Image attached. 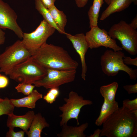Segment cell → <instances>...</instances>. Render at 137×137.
Instances as JSON below:
<instances>
[{
    "mask_svg": "<svg viewBox=\"0 0 137 137\" xmlns=\"http://www.w3.org/2000/svg\"><path fill=\"white\" fill-rule=\"evenodd\" d=\"M136 137L137 110L119 108L102 124L100 137Z\"/></svg>",
    "mask_w": 137,
    "mask_h": 137,
    "instance_id": "6da1fadb",
    "label": "cell"
},
{
    "mask_svg": "<svg viewBox=\"0 0 137 137\" xmlns=\"http://www.w3.org/2000/svg\"><path fill=\"white\" fill-rule=\"evenodd\" d=\"M31 57L46 68L60 70H76L79 64L63 47L46 43L34 53Z\"/></svg>",
    "mask_w": 137,
    "mask_h": 137,
    "instance_id": "7a4b0ae2",
    "label": "cell"
},
{
    "mask_svg": "<svg viewBox=\"0 0 137 137\" xmlns=\"http://www.w3.org/2000/svg\"><path fill=\"white\" fill-rule=\"evenodd\" d=\"M124 54L121 51L107 50L101 56L100 64L103 72L108 76H114L119 71L126 73L130 79L135 80L137 78V70L133 69L125 64L123 58Z\"/></svg>",
    "mask_w": 137,
    "mask_h": 137,
    "instance_id": "3957f363",
    "label": "cell"
},
{
    "mask_svg": "<svg viewBox=\"0 0 137 137\" xmlns=\"http://www.w3.org/2000/svg\"><path fill=\"white\" fill-rule=\"evenodd\" d=\"M46 74V68L35 61L31 56L15 66L8 75L11 79L17 81L33 84Z\"/></svg>",
    "mask_w": 137,
    "mask_h": 137,
    "instance_id": "277c9868",
    "label": "cell"
},
{
    "mask_svg": "<svg viewBox=\"0 0 137 137\" xmlns=\"http://www.w3.org/2000/svg\"><path fill=\"white\" fill-rule=\"evenodd\" d=\"M31 56L22 41L18 40L7 47L0 56V73L8 75L16 65Z\"/></svg>",
    "mask_w": 137,
    "mask_h": 137,
    "instance_id": "5b68a950",
    "label": "cell"
},
{
    "mask_svg": "<svg viewBox=\"0 0 137 137\" xmlns=\"http://www.w3.org/2000/svg\"><path fill=\"white\" fill-rule=\"evenodd\" d=\"M113 39L119 40L122 48L130 54H137V31L123 20L113 25L108 32Z\"/></svg>",
    "mask_w": 137,
    "mask_h": 137,
    "instance_id": "8992f818",
    "label": "cell"
},
{
    "mask_svg": "<svg viewBox=\"0 0 137 137\" xmlns=\"http://www.w3.org/2000/svg\"><path fill=\"white\" fill-rule=\"evenodd\" d=\"M64 100L65 103L59 107L62 112L59 116L61 118L60 122L61 127L67 124L72 119H76L77 125H79L78 117L81 108L84 106L93 104L91 101L84 99L82 96H79L77 93L73 91L69 93L68 97L64 98Z\"/></svg>",
    "mask_w": 137,
    "mask_h": 137,
    "instance_id": "52a82bcc",
    "label": "cell"
},
{
    "mask_svg": "<svg viewBox=\"0 0 137 137\" xmlns=\"http://www.w3.org/2000/svg\"><path fill=\"white\" fill-rule=\"evenodd\" d=\"M56 30L43 19L35 31L30 33H23L21 41L32 55L46 43L47 39Z\"/></svg>",
    "mask_w": 137,
    "mask_h": 137,
    "instance_id": "ba28073f",
    "label": "cell"
},
{
    "mask_svg": "<svg viewBox=\"0 0 137 137\" xmlns=\"http://www.w3.org/2000/svg\"><path fill=\"white\" fill-rule=\"evenodd\" d=\"M46 69V75L33 84L35 87H43L46 89L59 87L62 85L74 81L76 73V70Z\"/></svg>",
    "mask_w": 137,
    "mask_h": 137,
    "instance_id": "9c48e42d",
    "label": "cell"
},
{
    "mask_svg": "<svg viewBox=\"0 0 137 137\" xmlns=\"http://www.w3.org/2000/svg\"><path fill=\"white\" fill-rule=\"evenodd\" d=\"M89 48L92 49L101 46L112 49L114 51H121L123 48L117 44L115 39L112 38L107 32L98 26L91 28L85 35Z\"/></svg>",
    "mask_w": 137,
    "mask_h": 137,
    "instance_id": "30bf717a",
    "label": "cell"
},
{
    "mask_svg": "<svg viewBox=\"0 0 137 137\" xmlns=\"http://www.w3.org/2000/svg\"><path fill=\"white\" fill-rule=\"evenodd\" d=\"M17 15L8 3L0 0V29H8L13 32L20 39L23 33L16 21Z\"/></svg>",
    "mask_w": 137,
    "mask_h": 137,
    "instance_id": "8fae6325",
    "label": "cell"
},
{
    "mask_svg": "<svg viewBox=\"0 0 137 137\" xmlns=\"http://www.w3.org/2000/svg\"><path fill=\"white\" fill-rule=\"evenodd\" d=\"M65 35L67 38L71 42L74 48L79 55L82 66L81 77L82 79L85 80L87 66L85 56L89 48L85 35L83 33H81L73 35L67 33Z\"/></svg>",
    "mask_w": 137,
    "mask_h": 137,
    "instance_id": "7c38bea8",
    "label": "cell"
},
{
    "mask_svg": "<svg viewBox=\"0 0 137 137\" xmlns=\"http://www.w3.org/2000/svg\"><path fill=\"white\" fill-rule=\"evenodd\" d=\"M35 114L33 111H29L25 114L17 115L13 113L8 115L7 126L9 128L15 127L21 129L26 134L34 118Z\"/></svg>",
    "mask_w": 137,
    "mask_h": 137,
    "instance_id": "4fadbf2b",
    "label": "cell"
},
{
    "mask_svg": "<svg viewBox=\"0 0 137 137\" xmlns=\"http://www.w3.org/2000/svg\"><path fill=\"white\" fill-rule=\"evenodd\" d=\"M43 97L42 94L37 90H33L31 93L26 97L19 99H10L15 107H25L32 109L35 107L37 101Z\"/></svg>",
    "mask_w": 137,
    "mask_h": 137,
    "instance_id": "5bb4252c",
    "label": "cell"
},
{
    "mask_svg": "<svg viewBox=\"0 0 137 137\" xmlns=\"http://www.w3.org/2000/svg\"><path fill=\"white\" fill-rule=\"evenodd\" d=\"M49 124L41 113L35 114L33 119L27 133L28 137H40L43 129L49 127Z\"/></svg>",
    "mask_w": 137,
    "mask_h": 137,
    "instance_id": "9a60e30c",
    "label": "cell"
},
{
    "mask_svg": "<svg viewBox=\"0 0 137 137\" xmlns=\"http://www.w3.org/2000/svg\"><path fill=\"white\" fill-rule=\"evenodd\" d=\"M133 0H111L107 8L102 12L100 20L103 21L112 14L123 11L128 8Z\"/></svg>",
    "mask_w": 137,
    "mask_h": 137,
    "instance_id": "2e32d148",
    "label": "cell"
},
{
    "mask_svg": "<svg viewBox=\"0 0 137 137\" xmlns=\"http://www.w3.org/2000/svg\"><path fill=\"white\" fill-rule=\"evenodd\" d=\"M118 102L115 101L110 102L104 99L99 115L95 121V123L100 126L118 108Z\"/></svg>",
    "mask_w": 137,
    "mask_h": 137,
    "instance_id": "e0dca14e",
    "label": "cell"
},
{
    "mask_svg": "<svg viewBox=\"0 0 137 137\" xmlns=\"http://www.w3.org/2000/svg\"><path fill=\"white\" fill-rule=\"evenodd\" d=\"M88 126L87 122L78 126H74L68 125L67 124L62 126L61 131L57 134L58 137H85L84 131Z\"/></svg>",
    "mask_w": 137,
    "mask_h": 137,
    "instance_id": "ac0fdd59",
    "label": "cell"
},
{
    "mask_svg": "<svg viewBox=\"0 0 137 137\" xmlns=\"http://www.w3.org/2000/svg\"><path fill=\"white\" fill-rule=\"evenodd\" d=\"M55 23L63 34L65 35V27L67 23V17L63 12L58 9L55 5L48 9Z\"/></svg>",
    "mask_w": 137,
    "mask_h": 137,
    "instance_id": "d6986e66",
    "label": "cell"
},
{
    "mask_svg": "<svg viewBox=\"0 0 137 137\" xmlns=\"http://www.w3.org/2000/svg\"><path fill=\"white\" fill-rule=\"evenodd\" d=\"M104 0H93L92 5L88 13L89 21V27L92 28L98 26V21L100 8Z\"/></svg>",
    "mask_w": 137,
    "mask_h": 137,
    "instance_id": "ffe728a7",
    "label": "cell"
},
{
    "mask_svg": "<svg viewBox=\"0 0 137 137\" xmlns=\"http://www.w3.org/2000/svg\"><path fill=\"white\" fill-rule=\"evenodd\" d=\"M118 86L117 82H113L101 86L99 89L100 92L104 99L110 102H114L115 101V96Z\"/></svg>",
    "mask_w": 137,
    "mask_h": 137,
    "instance_id": "44dd1931",
    "label": "cell"
},
{
    "mask_svg": "<svg viewBox=\"0 0 137 137\" xmlns=\"http://www.w3.org/2000/svg\"><path fill=\"white\" fill-rule=\"evenodd\" d=\"M36 9L43 16L44 19L50 26L55 28L60 33L63 34L55 23L48 9L43 4L40 0H35Z\"/></svg>",
    "mask_w": 137,
    "mask_h": 137,
    "instance_id": "7402d4cb",
    "label": "cell"
},
{
    "mask_svg": "<svg viewBox=\"0 0 137 137\" xmlns=\"http://www.w3.org/2000/svg\"><path fill=\"white\" fill-rule=\"evenodd\" d=\"M14 107L10 99L6 97L0 101V116L3 115H8L13 113Z\"/></svg>",
    "mask_w": 137,
    "mask_h": 137,
    "instance_id": "603a6c76",
    "label": "cell"
},
{
    "mask_svg": "<svg viewBox=\"0 0 137 137\" xmlns=\"http://www.w3.org/2000/svg\"><path fill=\"white\" fill-rule=\"evenodd\" d=\"M60 94L59 87L50 89L46 94L43 97V99L47 103L52 104L56 100Z\"/></svg>",
    "mask_w": 137,
    "mask_h": 137,
    "instance_id": "cb8c5ba5",
    "label": "cell"
},
{
    "mask_svg": "<svg viewBox=\"0 0 137 137\" xmlns=\"http://www.w3.org/2000/svg\"><path fill=\"white\" fill-rule=\"evenodd\" d=\"M35 87V86L32 84L21 82L15 88L18 92L22 93L27 96L31 93Z\"/></svg>",
    "mask_w": 137,
    "mask_h": 137,
    "instance_id": "d4e9b609",
    "label": "cell"
},
{
    "mask_svg": "<svg viewBox=\"0 0 137 137\" xmlns=\"http://www.w3.org/2000/svg\"><path fill=\"white\" fill-rule=\"evenodd\" d=\"M123 106L131 111L137 110V98L132 100L125 99L123 101Z\"/></svg>",
    "mask_w": 137,
    "mask_h": 137,
    "instance_id": "484cf974",
    "label": "cell"
},
{
    "mask_svg": "<svg viewBox=\"0 0 137 137\" xmlns=\"http://www.w3.org/2000/svg\"><path fill=\"white\" fill-rule=\"evenodd\" d=\"M8 131L7 132L6 137H24L25 132L23 130L16 132L14 131V128H9Z\"/></svg>",
    "mask_w": 137,
    "mask_h": 137,
    "instance_id": "4316f807",
    "label": "cell"
},
{
    "mask_svg": "<svg viewBox=\"0 0 137 137\" xmlns=\"http://www.w3.org/2000/svg\"><path fill=\"white\" fill-rule=\"evenodd\" d=\"M124 89L129 94H135L137 93V83L134 84H128L123 86Z\"/></svg>",
    "mask_w": 137,
    "mask_h": 137,
    "instance_id": "83f0119b",
    "label": "cell"
},
{
    "mask_svg": "<svg viewBox=\"0 0 137 137\" xmlns=\"http://www.w3.org/2000/svg\"><path fill=\"white\" fill-rule=\"evenodd\" d=\"M124 63L126 65H132L137 66V57L132 59L130 57L125 56L123 58Z\"/></svg>",
    "mask_w": 137,
    "mask_h": 137,
    "instance_id": "f1b7e54d",
    "label": "cell"
},
{
    "mask_svg": "<svg viewBox=\"0 0 137 137\" xmlns=\"http://www.w3.org/2000/svg\"><path fill=\"white\" fill-rule=\"evenodd\" d=\"M9 83L8 78L0 73V89L6 87Z\"/></svg>",
    "mask_w": 137,
    "mask_h": 137,
    "instance_id": "f546056e",
    "label": "cell"
},
{
    "mask_svg": "<svg viewBox=\"0 0 137 137\" xmlns=\"http://www.w3.org/2000/svg\"><path fill=\"white\" fill-rule=\"evenodd\" d=\"M43 5L48 9L54 5L56 0H40Z\"/></svg>",
    "mask_w": 137,
    "mask_h": 137,
    "instance_id": "4dcf8cb0",
    "label": "cell"
},
{
    "mask_svg": "<svg viewBox=\"0 0 137 137\" xmlns=\"http://www.w3.org/2000/svg\"><path fill=\"white\" fill-rule=\"evenodd\" d=\"M77 6L81 8L84 7L87 3L88 0H75Z\"/></svg>",
    "mask_w": 137,
    "mask_h": 137,
    "instance_id": "1f68e13d",
    "label": "cell"
},
{
    "mask_svg": "<svg viewBox=\"0 0 137 137\" xmlns=\"http://www.w3.org/2000/svg\"><path fill=\"white\" fill-rule=\"evenodd\" d=\"M5 39V33L2 29H0V45L4 43Z\"/></svg>",
    "mask_w": 137,
    "mask_h": 137,
    "instance_id": "d6a6232c",
    "label": "cell"
},
{
    "mask_svg": "<svg viewBox=\"0 0 137 137\" xmlns=\"http://www.w3.org/2000/svg\"><path fill=\"white\" fill-rule=\"evenodd\" d=\"M130 26L133 29H136L137 28V15L132 20L130 23L129 24Z\"/></svg>",
    "mask_w": 137,
    "mask_h": 137,
    "instance_id": "836d02e7",
    "label": "cell"
},
{
    "mask_svg": "<svg viewBox=\"0 0 137 137\" xmlns=\"http://www.w3.org/2000/svg\"><path fill=\"white\" fill-rule=\"evenodd\" d=\"M101 132V129L99 128L97 129L94 131V133L91 134L88 137H99Z\"/></svg>",
    "mask_w": 137,
    "mask_h": 137,
    "instance_id": "e575fe53",
    "label": "cell"
},
{
    "mask_svg": "<svg viewBox=\"0 0 137 137\" xmlns=\"http://www.w3.org/2000/svg\"><path fill=\"white\" fill-rule=\"evenodd\" d=\"M111 0H104V1L106 2V4L108 5L110 4Z\"/></svg>",
    "mask_w": 137,
    "mask_h": 137,
    "instance_id": "d590c367",
    "label": "cell"
},
{
    "mask_svg": "<svg viewBox=\"0 0 137 137\" xmlns=\"http://www.w3.org/2000/svg\"><path fill=\"white\" fill-rule=\"evenodd\" d=\"M133 2L134 4L137 5V0H133Z\"/></svg>",
    "mask_w": 137,
    "mask_h": 137,
    "instance_id": "8d00e7d4",
    "label": "cell"
},
{
    "mask_svg": "<svg viewBox=\"0 0 137 137\" xmlns=\"http://www.w3.org/2000/svg\"><path fill=\"white\" fill-rule=\"evenodd\" d=\"M4 99H3L0 98V101H3Z\"/></svg>",
    "mask_w": 137,
    "mask_h": 137,
    "instance_id": "74e56055",
    "label": "cell"
},
{
    "mask_svg": "<svg viewBox=\"0 0 137 137\" xmlns=\"http://www.w3.org/2000/svg\"><path fill=\"white\" fill-rule=\"evenodd\" d=\"M1 54H0V56Z\"/></svg>",
    "mask_w": 137,
    "mask_h": 137,
    "instance_id": "f35d334b",
    "label": "cell"
}]
</instances>
